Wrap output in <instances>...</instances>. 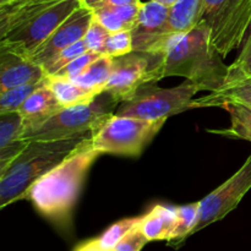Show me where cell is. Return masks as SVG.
<instances>
[{
  "label": "cell",
  "mask_w": 251,
  "mask_h": 251,
  "mask_svg": "<svg viewBox=\"0 0 251 251\" xmlns=\"http://www.w3.org/2000/svg\"><path fill=\"white\" fill-rule=\"evenodd\" d=\"M91 137L59 166L38 179L25 196V200L31 201L41 215L60 228L70 226L86 176L103 154L93 149Z\"/></svg>",
  "instance_id": "obj_1"
},
{
  "label": "cell",
  "mask_w": 251,
  "mask_h": 251,
  "mask_svg": "<svg viewBox=\"0 0 251 251\" xmlns=\"http://www.w3.org/2000/svg\"><path fill=\"white\" fill-rule=\"evenodd\" d=\"M162 78L180 76L200 91L216 92L225 86L228 68L211 44L210 31L198 24L193 29L174 33L163 50Z\"/></svg>",
  "instance_id": "obj_2"
},
{
  "label": "cell",
  "mask_w": 251,
  "mask_h": 251,
  "mask_svg": "<svg viewBox=\"0 0 251 251\" xmlns=\"http://www.w3.org/2000/svg\"><path fill=\"white\" fill-rule=\"evenodd\" d=\"M92 134L53 141H29L26 149L0 173V207L25 200L27 191L44 174L68 158Z\"/></svg>",
  "instance_id": "obj_3"
},
{
  "label": "cell",
  "mask_w": 251,
  "mask_h": 251,
  "mask_svg": "<svg viewBox=\"0 0 251 251\" xmlns=\"http://www.w3.org/2000/svg\"><path fill=\"white\" fill-rule=\"evenodd\" d=\"M118 104L120 103L109 93L103 92L87 104L63 108L42 124L25 130L21 139L28 141H53L93 134L113 114Z\"/></svg>",
  "instance_id": "obj_4"
},
{
  "label": "cell",
  "mask_w": 251,
  "mask_h": 251,
  "mask_svg": "<svg viewBox=\"0 0 251 251\" xmlns=\"http://www.w3.org/2000/svg\"><path fill=\"white\" fill-rule=\"evenodd\" d=\"M166 122L112 114L93 131L91 145L103 154L139 157Z\"/></svg>",
  "instance_id": "obj_5"
},
{
  "label": "cell",
  "mask_w": 251,
  "mask_h": 251,
  "mask_svg": "<svg viewBox=\"0 0 251 251\" xmlns=\"http://www.w3.org/2000/svg\"><path fill=\"white\" fill-rule=\"evenodd\" d=\"M222 56L239 48L251 26V0H203L200 22Z\"/></svg>",
  "instance_id": "obj_6"
},
{
  "label": "cell",
  "mask_w": 251,
  "mask_h": 251,
  "mask_svg": "<svg viewBox=\"0 0 251 251\" xmlns=\"http://www.w3.org/2000/svg\"><path fill=\"white\" fill-rule=\"evenodd\" d=\"M198 92L200 88L189 80L172 88L146 83L139 88L134 97L120 103L115 114L146 120L168 119L194 108L193 98Z\"/></svg>",
  "instance_id": "obj_7"
},
{
  "label": "cell",
  "mask_w": 251,
  "mask_h": 251,
  "mask_svg": "<svg viewBox=\"0 0 251 251\" xmlns=\"http://www.w3.org/2000/svg\"><path fill=\"white\" fill-rule=\"evenodd\" d=\"M163 53L134 51L114 58L104 92L122 103L135 96L141 86L162 80Z\"/></svg>",
  "instance_id": "obj_8"
},
{
  "label": "cell",
  "mask_w": 251,
  "mask_h": 251,
  "mask_svg": "<svg viewBox=\"0 0 251 251\" xmlns=\"http://www.w3.org/2000/svg\"><path fill=\"white\" fill-rule=\"evenodd\" d=\"M81 5L78 0H59L21 27L0 37V49L29 58Z\"/></svg>",
  "instance_id": "obj_9"
},
{
  "label": "cell",
  "mask_w": 251,
  "mask_h": 251,
  "mask_svg": "<svg viewBox=\"0 0 251 251\" xmlns=\"http://www.w3.org/2000/svg\"><path fill=\"white\" fill-rule=\"evenodd\" d=\"M251 189V154L242 167L226 180L222 185L216 188L212 193L199 201V217L191 235L200 232L203 228L225 218L228 213L238 207L240 201Z\"/></svg>",
  "instance_id": "obj_10"
},
{
  "label": "cell",
  "mask_w": 251,
  "mask_h": 251,
  "mask_svg": "<svg viewBox=\"0 0 251 251\" xmlns=\"http://www.w3.org/2000/svg\"><path fill=\"white\" fill-rule=\"evenodd\" d=\"M131 34L134 51L163 53L174 34L169 22V7L154 0L142 2Z\"/></svg>",
  "instance_id": "obj_11"
},
{
  "label": "cell",
  "mask_w": 251,
  "mask_h": 251,
  "mask_svg": "<svg viewBox=\"0 0 251 251\" xmlns=\"http://www.w3.org/2000/svg\"><path fill=\"white\" fill-rule=\"evenodd\" d=\"M92 20L93 10L81 5L31 54L29 59L43 68L59 51L83 39Z\"/></svg>",
  "instance_id": "obj_12"
},
{
  "label": "cell",
  "mask_w": 251,
  "mask_h": 251,
  "mask_svg": "<svg viewBox=\"0 0 251 251\" xmlns=\"http://www.w3.org/2000/svg\"><path fill=\"white\" fill-rule=\"evenodd\" d=\"M46 76V70L27 56L0 49V92L41 82Z\"/></svg>",
  "instance_id": "obj_13"
},
{
  "label": "cell",
  "mask_w": 251,
  "mask_h": 251,
  "mask_svg": "<svg viewBox=\"0 0 251 251\" xmlns=\"http://www.w3.org/2000/svg\"><path fill=\"white\" fill-rule=\"evenodd\" d=\"M59 0H15L0 4V37L19 28Z\"/></svg>",
  "instance_id": "obj_14"
},
{
  "label": "cell",
  "mask_w": 251,
  "mask_h": 251,
  "mask_svg": "<svg viewBox=\"0 0 251 251\" xmlns=\"http://www.w3.org/2000/svg\"><path fill=\"white\" fill-rule=\"evenodd\" d=\"M63 108V105L56 100L54 93L44 83L43 80L42 85L27 98L26 102L24 103V105H22L19 112L24 117L25 130H26L28 127L42 124L43 122L48 120L49 118L53 117L54 114H56Z\"/></svg>",
  "instance_id": "obj_15"
},
{
  "label": "cell",
  "mask_w": 251,
  "mask_h": 251,
  "mask_svg": "<svg viewBox=\"0 0 251 251\" xmlns=\"http://www.w3.org/2000/svg\"><path fill=\"white\" fill-rule=\"evenodd\" d=\"M225 103H238L251 109V77L228 81L221 90L194 100V108L221 107Z\"/></svg>",
  "instance_id": "obj_16"
},
{
  "label": "cell",
  "mask_w": 251,
  "mask_h": 251,
  "mask_svg": "<svg viewBox=\"0 0 251 251\" xmlns=\"http://www.w3.org/2000/svg\"><path fill=\"white\" fill-rule=\"evenodd\" d=\"M176 222V207L156 205L149 213L142 216L139 228L149 242H169Z\"/></svg>",
  "instance_id": "obj_17"
},
{
  "label": "cell",
  "mask_w": 251,
  "mask_h": 251,
  "mask_svg": "<svg viewBox=\"0 0 251 251\" xmlns=\"http://www.w3.org/2000/svg\"><path fill=\"white\" fill-rule=\"evenodd\" d=\"M44 83L48 86L64 108L87 104L95 100L100 95L77 85L70 78L56 75H47Z\"/></svg>",
  "instance_id": "obj_18"
},
{
  "label": "cell",
  "mask_w": 251,
  "mask_h": 251,
  "mask_svg": "<svg viewBox=\"0 0 251 251\" xmlns=\"http://www.w3.org/2000/svg\"><path fill=\"white\" fill-rule=\"evenodd\" d=\"M24 130L25 120L20 112L0 114V158H12L21 151Z\"/></svg>",
  "instance_id": "obj_19"
},
{
  "label": "cell",
  "mask_w": 251,
  "mask_h": 251,
  "mask_svg": "<svg viewBox=\"0 0 251 251\" xmlns=\"http://www.w3.org/2000/svg\"><path fill=\"white\" fill-rule=\"evenodd\" d=\"M230 115V125L226 129H207V132L234 140L251 142V109L238 103H225L221 105Z\"/></svg>",
  "instance_id": "obj_20"
},
{
  "label": "cell",
  "mask_w": 251,
  "mask_h": 251,
  "mask_svg": "<svg viewBox=\"0 0 251 251\" xmlns=\"http://www.w3.org/2000/svg\"><path fill=\"white\" fill-rule=\"evenodd\" d=\"M113 63H114V58L103 54L93 63H91L80 75L73 78V81L87 90L93 91L97 95H100L104 92L105 86L109 81L113 70Z\"/></svg>",
  "instance_id": "obj_21"
},
{
  "label": "cell",
  "mask_w": 251,
  "mask_h": 251,
  "mask_svg": "<svg viewBox=\"0 0 251 251\" xmlns=\"http://www.w3.org/2000/svg\"><path fill=\"white\" fill-rule=\"evenodd\" d=\"M203 0H178L169 7V22L174 33L193 29L200 22Z\"/></svg>",
  "instance_id": "obj_22"
},
{
  "label": "cell",
  "mask_w": 251,
  "mask_h": 251,
  "mask_svg": "<svg viewBox=\"0 0 251 251\" xmlns=\"http://www.w3.org/2000/svg\"><path fill=\"white\" fill-rule=\"evenodd\" d=\"M199 208H200L199 202L176 207V227H174L171 240L168 242V244L174 249H179V247H181L184 242L191 235V230L194 229L196 222H198Z\"/></svg>",
  "instance_id": "obj_23"
},
{
  "label": "cell",
  "mask_w": 251,
  "mask_h": 251,
  "mask_svg": "<svg viewBox=\"0 0 251 251\" xmlns=\"http://www.w3.org/2000/svg\"><path fill=\"white\" fill-rule=\"evenodd\" d=\"M43 81L29 85L19 86V87L10 88V90L0 92V114L11 112H19L27 98L42 85Z\"/></svg>",
  "instance_id": "obj_24"
},
{
  "label": "cell",
  "mask_w": 251,
  "mask_h": 251,
  "mask_svg": "<svg viewBox=\"0 0 251 251\" xmlns=\"http://www.w3.org/2000/svg\"><path fill=\"white\" fill-rule=\"evenodd\" d=\"M141 221V217H131L124 218L122 221H118L113 226H110L100 238H97L98 243L103 249L110 251L114 249L115 245L125 237L129 232H131L135 227H137Z\"/></svg>",
  "instance_id": "obj_25"
},
{
  "label": "cell",
  "mask_w": 251,
  "mask_h": 251,
  "mask_svg": "<svg viewBox=\"0 0 251 251\" xmlns=\"http://www.w3.org/2000/svg\"><path fill=\"white\" fill-rule=\"evenodd\" d=\"M87 50L88 48L86 47V43L83 42V39H81V41L76 42L73 46L63 49V50L59 51L58 54H55L53 58L49 59V60L43 65V69L46 70L47 75H54V74L58 73L60 69H63L64 66L68 65L69 63H71L74 59L80 56L81 54L86 53Z\"/></svg>",
  "instance_id": "obj_26"
},
{
  "label": "cell",
  "mask_w": 251,
  "mask_h": 251,
  "mask_svg": "<svg viewBox=\"0 0 251 251\" xmlns=\"http://www.w3.org/2000/svg\"><path fill=\"white\" fill-rule=\"evenodd\" d=\"M132 51V34L131 31L109 32L105 39L103 54L112 58L125 55Z\"/></svg>",
  "instance_id": "obj_27"
},
{
  "label": "cell",
  "mask_w": 251,
  "mask_h": 251,
  "mask_svg": "<svg viewBox=\"0 0 251 251\" xmlns=\"http://www.w3.org/2000/svg\"><path fill=\"white\" fill-rule=\"evenodd\" d=\"M244 77H251V26L239 56L228 68V76L226 82Z\"/></svg>",
  "instance_id": "obj_28"
},
{
  "label": "cell",
  "mask_w": 251,
  "mask_h": 251,
  "mask_svg": "<svg viewBox=\"0 0 251 251\" xmlns=\"http://www.w3.org/2000/svg\"><path fill=\"white\" fill-rule=\"evenodd\" d=\"M100 55H103L102 53H97V51H92V50H87L86 53L81 54L80 56H77L76 59H74L71 63H69L68 65L64 66L63 69L55 73L54 75L60 76V77H65V78H75L76 76L80 75L91 63L96 60V59L100 58Z\"/></svg>",
  "instance_id": "obj_29"
},
{
  "label": "cell",
  "mask_w": 251,
  "mask_h": 251,
  "mask_svg": "<svg viewBox=\"0 0 251 251\" xmlns=\"http://www.w3.org/2000/svg\"><path fill=\"white\" fill-rule=\"evenodd\" d=\"M108 34H109V31L105 29L93 16L92 22H91L90 27H88L87 32L83 37V42L86 43L88 50L103 54V48H104V43Z\"/></svg>",
  "instance_id": "obj_30"
},
{
  "label": "cell",
  "mask_w": 251,
  "mask_h": 251,
  "mask_svg": "<svg viewBox=\"0 0 251 251\" xmlns=\"http://www.w3.org/2000/svg\"><path fill=\"white\" fill-rule=\"evenodd\" d=\"M149 243L147 238L145 237L141 229L135 227L131 232L127 233L119 243L114 247V249L110 251H141L142 248Z\"/></svg>",
  "instance_id": "obj_31"
},
{
  "label": "cell",
  "mask_w": 251,
  "mask_h": 251,
  "mask_svg": "<svg viewBox=\"0 0 251 251\" xmlns=\"http://www.w3.org/2000/svg\"><path fill=\"white\" fill-rule=\"evenodd\" d=\"M75 251H108V250L103 249V248L100 245V243H98L97 239H92V240H87V242L78 245V247L75 249Z\"/></svg>",
  "instance_id": "obj_32"
},
{
  "label": "cell",
  "mask_w": 251,
  "mask_h": 251,
  "mask_svg": "<svg viewBox=\"0 0 251 251\" xmlns=\"http://www.w3.org/2000/svg\"><path fill=\"white\" fill-rule=\"evenodd\" d=\"M140 2H141L140 0H105L100 6H124V5L140 4Z\"/></svg>",
  "instance_id": "obj_33"
},
{
  "label": "cell",
  "mask_w": 251,
  "mask_h": 251,
  "mask_svg": "<svg viewBox=\"0 0 251 251\" xmlns=\"http://www.w3.org/2000/svg\"><path fill=\"white\" fill-rule=\"evenodd\" d=\"M104 1L105 0H83L81 4H82L83 6L88 7V9L95 10V9H97V7H100Z\"/></svg>",
  "instance_id": "obj_34"
},
{
  "label": "cell",
  "mask_w": 251,
  "mask_h": 251,
  "mask_svg": "<svg viewBox=\"0 0 251 251\" xmlns=\"http://www.w3.org/2000/svg\"><path fill=\"white\" fill-rule=\"evenodd\" d=\"M154 1L159 2V4L164 5V6H167V7H171V6H173V5L176 4L178 0H154Z\"/></svg>",
  "instance_id": "obj_35"
},
{
  "label": "cell",
  "mask_w": 251,
  "mask_h": 251,
  "mask_svg": "<svg viewBox=\"0 0 251 251\" xmlns=\"http://www.w3.org/2000/svg\"><path fill=\"white\" fill-rule=\"evenodd\" d=\"M10 1H15V0H0V4H5V2H10Z\"/></svg>",
  "instance_id": "obj_36"
},
{
  "label": "cell",
  "mask_w": 251,
  "mask_h": 251,
  "mask_svg": "<svg viewBox=\"0 0 251 251\" xmlns=\"http://www.w3.org/2000/svg\"><path fill=\"white\" fill-rule=\"evenodd\" d=\"M78 1H80V2H82V1H83V0H78Z\"/></svg>",
  "instance_id": "obj_37"
}]
</instances>
